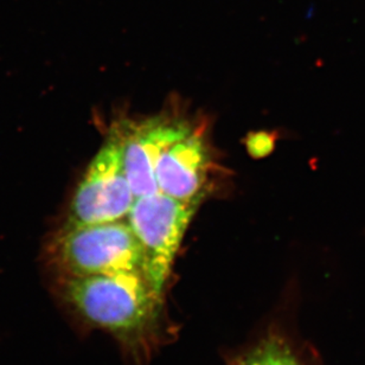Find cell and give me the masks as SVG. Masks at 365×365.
Masks as SVG:
<instances>
[{
  "label": "cell",
  "mask_w": 365,
  "mask_h": 365,
  "mask_svg": "<svg viewBox=\"0 0 365 365\" xmlns=\"http://www.w3.org/2000/svg\"><path fill=\"white\" fill-rule=\"evenodd\" d=\"M123 168L134 198L159 191L155 166L163 152L192 130L187 123L173 116L160 115L143 123L116 125Z\"/></svg>",
  "instance_id": "cell-5"
},
{
  "label": "cell",
  "mask_w": 365,
  "mask_h": 365,
  "mask_svg": "<svg viewBox=\"0 0 365 365\" xmlns=\"http://www.w3.org/2000/svg\"><path fill=\"white\" fill-rule=\"evenodd\" d=\"M200 203L182 202L157 191L135 198L127 222L140 242L145 257V275L159 294L180 243Z\"/></svg>",
  "instance_id": "cell-3"
},
{
  "label": "cell",
  "mask_w": 365,
  "mask_h": 365,
  "mask_svg": "<svg viewBox=\"0 0 365 365\" xmlns=\"http://www.w3.org/2000/svg\"><path fill=\"white\" fill-rule=\"evenodd\" d=\"M210 168V155L202 133L190 130L159 157L155 178L160 192L182 202L203 200Z\"/></svg>",
  "instance_id": "cell-6"
},
{
  "label": "cell",
  "mask_w": 365,
  "mask_h": 365,
  "mask_svg": "<svg viewBox=\"0 0 365 365\" xmlns=\"http://www.w3.org/2000/svg\"><path fill=\"white\" fill-rule=\"evenodd\" d=\"M248 151L254 157H264L269 155L275 144V138L267 132L252 134L248 138Z\"/></svg>",
  "instance_id": "cell-8"
},
{
  "label": "cell",
  "mask_w": 365,
  "mask_h": 365,
  "mask_svg": "<svg viewBox=\"0 0 365 365\" xmlns=\"http://www.w3.org/2000/svg\"><path fill=\"white\" fill-rule=\"evenodd\" d=\"M236 365H300L287 345L277 341H264L250 354L243 356Z\"/></svg>",
  "instance_id": "cell-7"
},
{
  "label": "cell",
  "mask_w": 365,
  "mask_h": 365,
  "mask_svg": "<svg viewBox=\"0 0 365 365\" xmlns=\"http://www.w3.org/2000/svg\"><path fill=\"white\" fill-rule=\"evenodd\" d=\"M53 250L66 277L145 274L144 252L127 220L64 227Z\"/></svg>",
  "instance_id": "cell-2"
},
{
  "label": "cell",
  "mask_w": 365,
  "mask_h": 365,
  "mask_svg": "<svg viewBox=\"0 0 365 365\" xmlns=\"http://www.w3.org/2000/svg\"><path fill=\"white\" fill-rule=\"evenodd\" d=\"M115 127L89 164L71 200L66 227L123 221L133 205Z\"/></svg>",
  "instance_id": "cell-4"
},
{
  "label": "cell",
  "mask_w": 365,
  "mask_h": 365,
  "mask_svg": "<svg viewBox=\"0 0 365 365\" xmlns=\"http://www.w3.org/2000/svg\"><path fill=\"white\" fill-rule=\"evenodd\" d=\"M62 295L87 323L126 339L153 325L163 300L143 273L66 277Z\"/></svg>",
  "instance_id": "cell-1"
}]
</instances>
